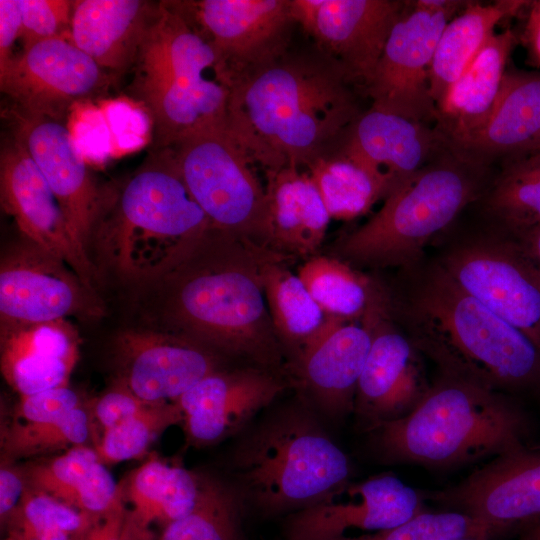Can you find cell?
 Wrapping results in <instances>:
<instances>
[{
  "mask_svg": "<svg viewBox=\"0 0 540 540\" xmlns=\"http://www.w3.org/2000/svg\"><path fill=\"white\" fill-rule=\"evenodd\" d=\"M280 253L211 224L157 279L166 331L220 357L285 374L263 288L264 267Z\"/></svg>",
  "mask_w": 540,
  "mask_h": 540,
  "instance_id": "cell-1",
  "label": "cell"
},
{
  "mask_svg": "<svg viewBox=\"0 0 540 540\" xmlns=\"http://www.w3.org/2000/svg\"><path fill=\"white\" fill-rule=\"evenodd\" d=\"M359 91L341 64L317 46L288 48L234 79L226 128L265 171L306 169L363 111Z\"/></svg>",
  "mask_w": 540,
  "mask_h": 540,
  "instance_id": "cell-2",
  "label": "cell"
},
{
  "mask_svg": "<svg viewBox=\"0 0 540 540\" xmlns=\"http://www.w3.org/2000/svg\"><path fill=\"white\" fill-rule=\"evenodd\" d=\"M393 318L438 372L506 393L540 394V349L434 260L384 283Z\"/></svg>",
  "mask_w": 540,
  "mask_h": 540,
  "instance_id": "cell-3",
  "label": "cell"
},
{
  "mask_svg": "<svg viewBox=\"0 0 540 540\" xmlns=\"http://www.w3.org/2000/svg\"><path fill=\"white\" fill-rule=\"evenodd\" d=\"M130 72L152 126V152L226 123L233 77L181 1H160Z\"/></svg>",
  "mask_w": 540,
  "mask_h": 540,
  "instance_id": "cell-4",
  "label": "cell"
},
{
  "mask_svg": "<svg viewBox=\"0 0 540 540\" xmlns=\"http://www.w3.org/2000/svg\"><path fill=\"white\" fill-rule=\"evenodd\" d=\"M369 431L386 462L450 468L529 443L531 422L509 394L438 372L409 414Z\"/></svg>",
  "mask_w": 540,
  "mask_h": 540,
  "instance_id": "cell-5",
  "label": "cell"
},
{
  "mask_svg": "<svg viewBox=\"0 0 540 540\" xmlns=\"http://www.w3.org/2000/svg\"><path fill=\"white\" fill-rule=\"evenodd\" d=\"M496 170L447 141L366 223L340 237L332 256L356 269L399 270L418 264L426 248L482 197Z\"/></svg>",
  "mask_w": 540,
  "mask_h": 540,
  "instance_id": "cell-6",
  "label": "cell"
},
{
  "mask_svg": "<svg viewBox=\"0 0 540 540\" xmlns=\"http://www.w3.org/2000/svg\"><path fill=\"white\" fill-rule=\"evenodd\" d=\"M116 190L106 189L90 244L125 279L157 280L211 225L169 149L153 152Z\"/></svg>",
  "mask_w": 540,
  "mask_h": 540,
  "instance_id": "cell-7",
  "label": "cell"
},
{
  "mask_svg": "<svg viewBox=\"0 0 540 540\" xmlns=\"http://www.w3.org/2000/svg\"><path fill=\"white\" fill-rule=\"evenodd\" d=\"M235 490L267 515L295 512L346 484L350 462L300 404L279 409L237 445Z\"/></svg>",
  "mask_w": 540,
  "mask_h": 540,
  "instance_id": "cell-8",
  "label": "cell"
},
{
  "mask_svg": "<svg viewBox=\"0 0 540 540\" xmlns=\"http://www.w3.org/2000/svg\"><path fill=\"white\" fill-rule=\"evenodd\" d=\"M443 234L448 238L434 260L540 349V262L524 239L481 218Z\"/></svg>",
  "mask_w": 540,
  "mask_h": 540,
  "instance_id": "cell-9",
  "label": "cell"
},
{
  "mask_svg": "<svg viewBox=\"0 0 540 540\" xmlns=\"http://www.w3.org/2000/svg\"><path fill=\"white\" fill-rule=\"evenodd\" d=\"M167 149L214 227L275 250L266 186L226 123L195 131Z\"/></svg>",
  "mask_w": 540,
  "mask_h": 540,
  "instance_id": "cell-10",
  "label": "cell"
},
{
  "mask_svg": "<svg viewBox=\"0 0 540 540\" xmlns=\"http://www.w3.org/2000/svg\"><path fill=\"white\" fill-rule=\"evenodd\" d=\"M361 320L370 328L371 346L358 381L354 411L369 431L409 414L431 383L421 352L393 318L384 282L377 278Z\"/></svg>",
  "mask_w": 540,
  "mask_h": 540,
  "instance_id": "cell-11",
  "label": "cell"
},
{
  "mask_svg": "<svg viewBox=\"0 0 540 540\" xmlns=\"http://www.w3.org/2000/svg\"><path fill=\"white\" fill-rule=\"evenodd\" d=\"M457 14L421 9L406 1L363 90L372 107L435 124L437 106L430 92V67L442 31Z\"/></svg>",
  "mask_w": 540,
  "mask_h": 540,
  "instance_id": "cell-12",
  "label": "cell"
},
{
  "mask_svg": "<svg viewBox=\"0 0 540 540\" xmlns=\"http://www.w3.org/2000/svg\"><path fill=\"white\" fill-rule=\"evenodd\" d=\"M114 77L70 37H58L14 56L0 70V89L15 110L63 122L75 102L103 92Z\"/></svg>",
  "mask_w": 540,
  "mask_h": 540,
  "instance_id": "cell-13",
  "label": "cell"
},
{
  "mask_svg": "<svg viewBox=\"0 0 540 540\" xmlns=\"http://www.w3.org/2000/svg\"><path fill=\"white\" fill-rule=\"evenodd\" d=\"M405 5L401 0H291V13L363 93Z\"/></svg>",
  "mask_w": 540,
  "mask_h": 540,
  "instance_id": "cell-14",
  "label": "cell"
},
{
  "mask_svg": "<svg viewBox=\"0 0 540 540\" xmlns=\"http://www.w3.org/2000/svg\"><path fill=\"white\" fill-rule=\"evenodd\" d=\"M92 291L63 260L26 239L1 258V326L94 315L100 308Z\"/></svg>",
  "mask_w": 540,
  "mask_h": 540,
  "instance_id": "cell-15",
  "label": "cell"
},
{
  "mask_svg": "<svg viewBox=\"0 0 540 540\" xmlns=\"http://www.w3.org/2000/svg\"><path fill=\"white\" fill-rule=\"evenodd\" d=\"M424 512L423 495L398 477L384 474L330 491L292 512L286 540H336L352 530L378 532L397 527Z\"/></svg>",
  "mask_w": 540,
  "mask_h": 540,
  "instance_id": "cell-16",
  "label": "cell"
},
{
  "mask_svg": "<svg viewBox=\"0 0 540 540\" xmlns=\"http://www.w3.org/2000/svg\"><path fill=\"white\" fill-rule=\"evenodd\" d=\"M500 533L540 519V445L524 444L493 457L461 482L428 495Z\"/></svg>",
  "mask_w": 540,
  "mask_h": 540,
  "instance_id": "cell-17",
  "label": "cell"
},
{
  "mask_svg": "<svg viewBox=\"0 0 540 540\" xmlns=\"http://www.w3.org/2000/svg\"><path fill=\"white\" fill-rule=\"evenodd\" d=\"M0 201L25 239L63 260L93 289L96 268L89 252L73 234L39 168L13 136L1 146Z\"/></svg>",
  "mask_w": 540,
  "mask_h": 540,
  "instance_id": "cell-18",
  "label": "cell"
},
{
  "mask_svg": "<svg viewBox=\"0 0 540 540\" xmlns=\"http://www.w3.org/2000/svg\"><path fill=\"white\" fill-rule=\"evenodd\" d=\"M234 79L288 49L291 0L181 1Z\"/></svg>",
  "mask_w": 540,
  "mask_h": 540,
  "instance_id": "cell-19",
  "label": "cell"
},
{
  "mask_svg": "<svg viewBox=\"0 0 540 540\" xmlns=\"http://www.w3.org/2000/svg\"><path fill=\"white\" fill-rule=\"evenodd\" d=\"M12 136L46 179L80 244L88 251L106 189L93 179L63 122L9 111Z\"/></svg>",
  "mask_w": 540,
  "mask_h": 540,
  "instance_id": "cell-20",
  "label": "cell"
},
{
  "mask_svg": "<svg viewBox=\"0 0 540 540\" xmlns=\"http://www.w3.org/2000/svg\"><path fill=\"white\" fill-rule=\"evenodd\" d=\"M119 383L140 399L175 402L209 374L221 369L220 356L167 331L130 329L114 342Z\"/></svg>",
  "mask_w": 540,
  "mask_h": 540,
  "instance_id": "cell-21",
  "label": "cell"
},
{
  "mask_svg": "<svg viewBox=\"0 0 540 540\" xmlns=\"http://www.w3.org/2000/svg\"><path fill=\"white\" fill-rule=\"evenodd\" d=\"M287 375L251 365L221 368L176 402L190 441L209 444L245 426L288 387Z\"/></svg>",
  "mask_w": 540,
  "mask_h": 540,
  "instance_id": "cell-22",
  "label": "cell"
},
{
  "mask_svg": "<svg viewBox=\"0 0 540 540\" xmlns=\"http://www.w3.org/2000/svg\"><path fill=\"white\" fill-rule=\"evenodd\" d=\"M370 346L371 331L363 320L326 316L288 370L323 412L346 415L354 410Z\"/></svg>",
  "mask_w": 540,
  "mask_h": 540,
  "instance_id": "cell-23",
  "label": "cell"
},
{
  "mask_svg": "<svg viewBox=\"0 0 540 540\" xmlns=\"http://www.w3.org/2000/svg\"><path fill=\"white\" fill-rule=\"evenodd\" d=\"M446 142L434 125L371 106L360 113L335 147L386 174L397 188Z\"/></svg>",
  "mask_w": 540,
  "mask_h": 540,
  "instance_id": "cell-24",
  "label": "cell"
},
{
  "mask_svg": "<svg viewBox=\"0 0 540 540\" xmlns=\"http://www.w3.org/2000/svg\"><path fill=\"white\" fill-rule=\"evenodd\" d=\"M0 332L1 373L20 397L68 386L79 340L66 319L3 325Z\"/></svg>",
  "mask_w": 540,
  "mask_h": 540,
  "instance_id": "cell-25",
  "label": "cell"
},
{
  "mask_svg": "<svg viewBox=\"0 0 540 540\" xmlns=\"http://www.w3.org/2000/svg\"><path fill=\"white\" fill-rule=\"evenodd\" d=\"M450 144L486 165L540 149V70L507 69L486 122Z\"/></svg>",
  "mask_w": 540,
  "mask_h": 540,
  "instance_id": "cell-26",
  "label": "cell"
},
{
  "mask_svg": "<svg viewBox=\"0 0 540 540\" xmlns=\"http://www.w3.org/2000/svg\"><path fill=\"white\" fill-rule=\"evenodd\" d=\"M159 2L77 0L70 38L99 66L115 76L130 72Z\"/></svg>",
  "mask_w": 540,
  "mask_h": 540,
  "instance_id": "cell-27",
  "label": "cell"
},
{
  "mask_svg": "<svg viewBox=\"0 0 540 540\" xmlns=\"http://www.w3.org/2000/svg\"><path fill=\"white\" fill-rule=\"evenodd\" d=\"M518 44L508 28L494 33L437 105L434 126L448 142L456 143L478 130L498 99L507 62Z\"/></svg>",
  "mask_w": 540,
  "mask_h": 540,
  "instance_id": "cell-28",
  "label": "cell"
},
{
  "mask_svg": "<svg viewBox=\"0 0 540 540\" xmlns=\"http://www.w3.org/2000/svg\"><path fill=\"white\" fill-rule=\"evenodd\" d=\"M265 175L275 250L294 258L316 255L331 217L310 175L295 166Z\"/></svg>",
  "mask_w": 540,
  "mask_h": 540,
  "instance_id": "cell-29",
  "label": "cell"
},
{
  "mask_svg": "<svg viewBox=\"0 0 540 540\" xmlns=\"http://www.w3.org/2000/svg\"><path fill=\"white\" fill-rule=\"evenodd\" d=\"M23 471L33 489L94 518H102L123 499L122 488L97 452L83 445Z\"/></svg>",
  "mask_w": 540,
  "mask_h": 540,
  "instance_id": "cell-30",
  "label": "cell"
},
{
  "mask_svg": "<svg viewBox=\"0 0 540 540\" xmlns=\"http://www.w3.org/2000/svg\"><path fill=\"white\" fill-rule=\"evenodd\" d=\"M530 1L498 0L491 4L470 1L445 26L430 67V92L436 106L494 34L495 26L515 16Z\"/></svg>",
  "mask_w": 540,
  "mask_h": 540,
  "instance_id": "cell-31",
  "label": "cell"
},
{
  "mask_svg": "<svg viewBox=\"0 0 540 540\" xmlns=\"http://www.w3.org/2000/svg\"><path fill=\"white\" fill-rule=\"evenodd\" d=\"M203 479L156 458L134 470L125 495L132 504L129 515L136 530L154 539L150 531L153 523L165 527L188 514L197 503Z\"/></svg>",
  "mask_w": 540,
  "mask_h": 540,
  "instance_id": "cell-32",
  "label": "cell"
},
{
  "mask_svg": "<svg viewBox=\"0 0 540 540\" xmlns=\"http://www.w3.org/2000/svg\"><path fill=\"white\" fill-rule=\"evenodd\" d=\"M316 185L331 219L365 215L395 188L392 179L338 147L304 169Z\"/></svg>",
  "mask_w": 540,
  "mask_h": 540,
  "instance_id": "cell-33",
  "label": "cell"
},
{
  "mask_svg": "<svg viewBox=\"0 0 540 540\" xmlns=\"http://www.w3.org/2000/svg\"><path fill=\"white\" fill-rule=\"evenodd\" d=\"M472 206L479 218L515 235L540 224V149L501 161Z\"/></svg>",
  "mask_w": 540,
  "mask_h": 540,
  "instance_id": "cell-34",
  "label": "cell"
},
{
  "mask_svg": "<svg viewBox=\"0 0 540 540\" xmlns=\"http://www.w3.org/2000/svg\"><path fill=\"white\" fill-rule=\"evenodd\" d=\"M295 258L283 253L272 258L263 270V288L268 311L289 365L318 331L326 315L289 265Z\"/></svg>",
  "mask_w": 540,
  "mask_h": 540,
  "instance_id": "cell-35",
  "label": "cell"
},
{
  "mask_svg": "<svg viewBox=\"0 0 540 540\" xmlns=\"http://www.w3.org/2000/svg\"><path fill=\"white\" fill-rule=\"evenodd\" d=\"M297 275L326 316L361 320L368 306L374 278L332 255H314Z\"/></svg>",
  "mask_w": 540,
  "mask_h": 540,
  "instance_id": "cell-36",
  "label": "cell"
},
{
  "mask_svg": "<svg viewBox=\"0 0 540 540\" xmlns=\"http://www.w3.org/2000/svg\"><path fill=\"white\" fill-rule=\"evenodd\" d=\"M242 503L235 489L204 478L194 508L163 527L158 540H242Z\"/></svg>",
  "mask_w": 540,
  "mask_h": 540,
  "instance_id": "cell-37",
  "label": "cell"
},
{
  "mask_svg": "<svg viewBox=\"0 0 540 540\" xmlns=\"http://www.w3.org/2000/svg\"><path fill=\"white\" fill-rule=\"evenodd\" d=\"M98 520L27 484L7 524L29 540H62L68 535L77 538Z\"/></svg>",
  "mask_w": 540,
  "mask_h": 540,
  "instance_id": "cell-38",
  "label": "cell"
},
{
  "mask_svg": "<svg viewBox=\"0 0 540 540\" xmlns=\"http://www.w3.org/2000/svg\"><path fill=\"white\" fill-rule=\"evenodd\" d=\"M182 421L176 401L149 403L122 423L103 431L96 452L104 464L139 458L165 429Z\"/></svg>",
  "mask_w": 540,
  "mask_h": 540,
  "instance_id": "cell-39",
  "label": "cell"
},
{
  "mask_svg": "<svg viewBox=\"0 0 540 540\" xmlns=\"http://www.w3.org/2000/svg\"><path fill=\"white\" fill-rule=\"evenodd\" d=\"M88 433L87 414L77 407L53 421L30 424L13 421L2 432L1 447L5 458H27L82 445Z\"/></svg>",
  "mask_w": 540,
  "mask_h": 540,
  "instance_id": "cell-40",
  "label": "cell"
},
{
  "mask_svg": "<svg viewBox=\"0 0 540 540\" xmlns=\"http://www.w3.org/2000/svg\"><path fill=\"white\" fill-rule=\"evenodd\" d=\"M498 530L465 513L446 510L424 511L409 521L383 531L359 536H344L336 540H455L480 538L490 540Z\"/></svg>",
  "mask_w": 540,
  "mask_h": 540,
  "instance_id": "cell-41",
  "label": "cell"
},
{
  "mask_svg": "<svg viewBox=\"0 0 540 540\" xmlns=\"http://www.w3.org/2000/svg\"><path fill=\"white\" fill-rule=\"evenodd\" d=\"M19 5L23 50L45 40L67 37L65 34L70 36L74 1L19 0Z\"/></svg>",
  "mask_w": 540,
  "mask_h": 540,
  "instance_id": "cell-42",
  "label": "cell"
},
{
  "mask_svg": "<svg viewBox=\"0 0 540 540\" xmlns=\"http://www.w3.org/2000/svg\"><path fill=\"white\" fill-rule=\"evenodd\" d=\"M79 407V397L69 386L21 396L15 422L41 423L56 420Z\"/></svg>",
  "mask_w": 540,
  "mask_h": 540,
  "instance_id": "cell-43",
  "label": "cell"
},
{
  "mask_svg": "<svg viewBox=\"0 0 540 540\" xmlns=\"http://www.w3.org/2000/svg\"><path fill=\"white\" fill-rule=\"evenodd\" d=\"M149 403L121 383L103 394L95 405V416L103 428L109 430L135 415Z\"/></svg>",
  "mask_w": 540,
  "mask_h": 540,
  "instance_id": "cell-44",
  "label": "cell"
},
{
  "mask_svg": "<svg viewBox=\"0 0 540 540\" xmlns=\"http://www.w3.org/2000/svg\"><path fill=\"white\" fill-rule=\"evenodd\" d=\"M74 540H152L141 535L125 510L123 499L85 533Z\"/></svg>",
  "mask_w": 540,
  "mask_h": 540,
  "instance_id": "cell-45",
  "label": "cell"
},
{
  "mask_svg": "<svg viewBox=\"0 0 540 540\" xmlns=\"http://www.w3.org/2000/svg\"><path fill=\"white\" fill-rule=\"evenodd\" d=\"M22 16L19 0H0V70L14 58L13 46L20 39Z\"/></svg>",
  "mask_w": 540,
  "mask_h": 540,
  "instance_id": "cell-46",
  "label": "cell"
},
{
  "mask_svg": "<svg viewBox=\"0 0 540 540\" xmlns=\"http://www.w3.org/2000/svg\"><path fill=\"white\" fill-rule=\"evenodd\" d=\"M27 486L24 471L7 464L0 469V518L7 524L19 506Z\"/></svg>",
  "mask_w": 540,
  "mask_h": 540,
  "instance_id": "cell-47",
  "label": "cell"
},
{
  "mask_svg": "<svg viewBox=\"0 0 540 540\" xmlns=\"http://www.w3.org/2000/svg\"><path fill=\"white\" fill-rule=\"evenodd\" d=\"M527 8L526 21L518 34V43L526 50V63L540 70V0L530 1Z\"/></svg>",
  "mask_w": 540,
  "mask_h": 540,
  "instance_id": "cell-48",
  "label": "cell"
},
{
  "mask_svg": "<svg viewBox=\"0 0 540 540\" xmlns=\"http://www.w3.org/2000/svg\"><path fill=\"white\" fill-rule=\"evenodd\" d=\"M470 1L462 0H416L414 5L418 8L432 11H452L460 13Z\"/></svg>",
  "mask_w": 540,
  "mask_h": 540,
  "instance_id": "cell-49",
  "label": "cell"
},
{
  "mask_svg": "<svg viewBox=\"0 0 540 540\" xmlns=\"http://www.w3.org/2000/svg\"><path fill=\"white\" fill-rule=\"evenodd\" d=\"M518 236H521L524 239L533 254L540 262V224L534 226L533 228Z\"/></svg>",
  "mask_w": 540,
  "mask_h": 540,
  "instance_id": "cell-50",
  "label": "cell"
},
{
  "mask_svg": "<svg viewBox=\"0 0 540 540\" xmlns=\"http://www.w3.org/2000/svg\"><path fill=\"white\" fill-rule=\"evenodd\" d=\"M521 540H540V519L524 525Z\"/></svg>",
  "mask_w": 540,
  "mask_h": 540,
  "instance_id": "cell-51",
  "label": "cell"
},
{
  "mask_svg": "<svg viewBox=\"0 0 540 540\" xmlns=\"http://www.w3.org/2000/svg\"><path fill=\"white\" fill-rule=\"evenodd\" d=\"M3 540H29L21 531L15 528H9L7 535Z\"/></svg>",
  "mask_w": 540,
  "mask_h": 540,
  "instance_id": "cell-52",
  "label": "cell"
},
{
  "mask_svg": "<svg viewBox=\"0 0 540 540\" xmlns=\"http://www.w3.org/2000/svg\"><path fill=\"white\" fill-rule=\"evenodd\" d=\"M455 540H485V539H480V538H460V539H455Z\"/></svg>",
  "mask_w": 540,
  "mask_h": 540,
  "instance_id": "cell-53",
  "label": "cell"
}]
</instances>
